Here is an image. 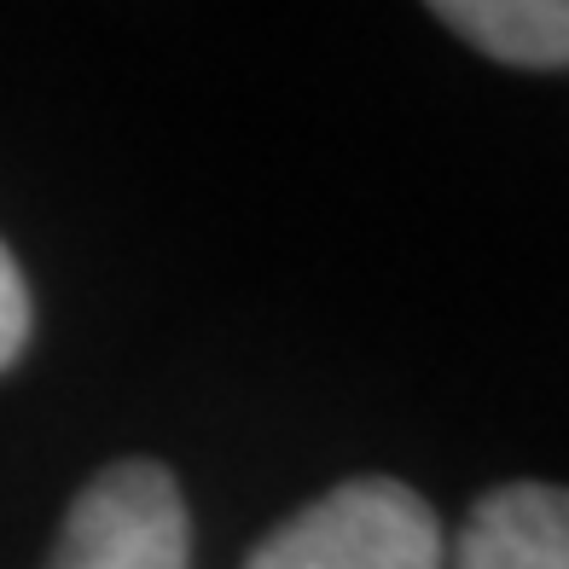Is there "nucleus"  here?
Listing matches in <instances>:
<instances>
[{
  "label": "nucleus",
  "mask_w": 569,
  "mask_h": 569,
  "mask_svg": "<svg viewBox=\"0 0 569 569\" xmlns=\"http://www.w3.org/2000/svg\"><path fill=\"white\" fill-rule=\"evenodd\" d=\"M192 517L158 459H122L70 500L47 569H187Z\"/></svg>",
  "instance_id": "obj_2"
},
{
  "label": "nucleus",
  "mask_w": 569,
  "mask_h": 569,
  "mask_svg": "<svg viewBox=\"0 0 569 569\" xmlns=\"http://www.w3.org/2000/svg\"><path fill=\"white\" fill-rule=\"evenodd\" d=\"M30 343V284H23L12 250L0 244V372L12 367Z\"/></svg>",
  "instance_id": "obj_5"
},
{
  "label": "nucleus",
  "mask_w": 569,
  "mask_h": 569,
  "mask_svg": "<svg viewBox=\"0 0 569 569\" xmlns=\"http://www.w3.org/2000/svg\"><path fill=\"white\" fill-rule=\"evenodd\" d=\"M448 569H569V488H488L465 517Z\"/></svg>",
  "instance_id": "obj_3"
},
{
  "label": "nucleus",
  "mask_w": 569,
  "mask_h": 569,
  "mask_svg": "<svg viewBox=\"0 0 569 569\" xmlns=\"http://www.w3.org/2000/svg\"><path fill=\"white\" fill-rule=\"evenodd\" d=\"M244 569H448V535L419 488L355 477L279 523Z\"/></svg>",
  "instance_id": "obj_1"
},
{
  "label": "nucleus",
  "mask_w": 569,
  "mask_h": 569,
  "mask_svg": "<svg viewBox=\"0 0 569 569\" xmlns=\"http://www.w3.org/2000/svg\"><path fill=\"white\" fill-rule=\"evenodd\" d=\"M453 36L517 70H569V0H442Z\"/></svg>",
  "instance_id": "obj_4"
}]
</instances>
